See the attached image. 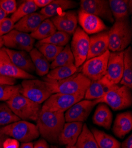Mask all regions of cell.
<instances>
[{
    "instance_id": "6da1fadb",
    "label": "cell",
    "mask_w": 132,
    "mask_h": 148,
    "mask_svg": "<svg viewBox=\"0 0 132 148\" xmlns=\"http://www.w3.org/2000/svg\"><path fill=\"white\" fill-rule=\"evenodd\" d=\"M36 121L39 134L43 139L52 143H57L65 123L64 113L42 108Z\"/></svg>"
},
{
    "instance_id": "7a4b0ae2",
    "label": "cell",
    "mask_w": 132,
    "mask_h": 148,
    "mask_svg": "<svg viewBox=\"0 0 132 148\" xmlns=\"http://www.w3.org/2000/svg\"><path fill=\"white\" fill-rule=\"evenodd\" d=\"M79 71L74 75L58 81H44L46 82L48 88L51 93L75 94L78 93H85L91 81Z\"/></svg>"
},
{
    "instance_id": "3957f363",
    "label": "cell",
    "mask_w": 132,
    "mask_h": 148,
    "mask_svg": "<svg viewBox=\"0 0 132 148\" xmlns=\"http://www.w3.org/2000/svg\"><path fill=\"white\" fill-rule=\"evenodd\" d=\"M109 51L112 52H123L131 43L132 30L129 19L115 21L108 31Z\"/></svg>"
},
{
    "instance_id": "277c9868",
    "label": "cell",
    "mask_w": 132,
    "mask_h": 148,
    "mask_svg": "<svg viewBox=\"0 0 132 148\" xmlns=\"http://www.w3.org/2000/svg\"><path fill=\"white\" fill-rule=\"evenodd\" d=\"M95 101L97 104L104 103L115 111L126 109L132 104L131 90L124 85H114L103 97Z\"/></svg>"
},
{
    "instance_id": "5b68a950",
    "label": "cell",
    "mask_w": 132,
    "mask_h": 148,
    "mask_svg": "<svg viewBox=\"0 0 132 148\" xmlns=\"http://www.w3.org/2000/svg\"><path fill=\"white\" fill-rule=\"evenodd\" d=\"M6 103L20 120L25 121H36L42 110L41 104L30 100L21 94L16 95Z\"/></svg>"
},
{
    "instance_id": "8992f818",
    "label": "cell",
    "mask_w": 132,
    "mask_h": 148,
    "mask_svg": "<svg viewBox=\"0 0 132 148\" xmlns=\"http://www.w3.org/2000/svg\"><path fill=\"white\" fill-rule=\"evenodd\" d=\"M0 133L22 143L31 142L40 136L37 126L25 120H19L0 127Z\"/></svg>"
},
{
    "instance_id": "52a82bcc",
    "label": "cell",
    "mask_w": 132,
    "mask_h": 148,
    "mask_svg": "<svg viewBox=\"0 0 132 148\" xmlns=\"http://www.w3.org/2000/svg\"><path fill=\"white\" fill-rule=\"evenodd\" d=\"M21 94L30 100L41 104L52 94L44 81L25 79L21 82Z\"/></svg>"
},
{
    "instance_id": "ba28073f",
    "label": "cell",
    "mask_w": 132,
    "mask_h": 148,
    "mask_svg": "<svg viewBox=\"0 0 132 148\" xmlns=\"http://www.w3.org/2000/svg\"><path fill=\"white\" fill-rule=\"evenodd\" d=\"M85 93L75 94H64L56 93L52 94L45 101L42 108L51 112L64 113L77 103L84 98Z\"/></svg>"
},
{
    "instance_id": "9c48e42d",
    "label": "cell",
    "mask_w": 132,
    "mask_h": 148,
    "mask_svg": "<svg viewBox=\"0 0 132 148\" xmlns=\"http://www.w3.org/2000/svg\"><path fill=\"white\" fill-rule=\"evenodd\" d=\"M90 46V37L81 27H78L73 34L70 49L77 68L81 66L87 60Z\"/></svg>"
},
{
    "instance_id": "30bf717a",
    "label": "cell",
    "mask_w": 132,
    "mask_h": 148,
    "mask_svg": "<svg viewBox=\"0 0 132 148\" xmlns=\"http://www.w3.org/2000/svg\"><path fill=\"white\" fill-rule=\"evenodd\" d=\"M110 51L103 55L87 60L81 66V72L91 81L101 79L106 73Z\"/></svg>"
},
{
    "instance_id": "8fae6325",
    "label": "cell",
    "mask_w": 132,
    "mask_h": 148,
    "mask_svg": "<svg viewBox=\"0 0 132 148\" xmlns=\"http://www.w3.org/2000/svg\"><path fill=\"white\" fill-rule=\"evenodd\" d=\"M123 72V51L110 53L105 75L100 79L109 87L117 85L121 81Z\"/></svg>"
},
{
    "instance_id": "7c38bea8",
    "label": "cell",
    "mask_w": 132,
    "mask_h": 148,
    "mask_svg": "<svg viewBox=\"0 0 132 148\" xmlns=\"http://www.w3.org/2000/svg\"><path fill=\"white\" fill-rule=\"evenodd\" d=\"M2 38L5 47L10 49H16V51L29 53L34 48L35 39L29 33L13 29Z\"/></svg>"
},
{
    "instance_id": "4fadbf2b",
    "label": "cell",
    "mask_w": 132,
    "mask_h": 148,
    "mask_svg": "<svg viewBox=\"0 0 132 148\" xmlns=\"http://www.w3.org/2000/svg\"><path fill=\"white\" fill-rule=\"evenodd\" d=\"M79 4V11H84L111 23L114 22L107 0H81Z\"/></svg>"
},
{
    "instance_id": "5bb4252c",
    "label": "cell",
    "mask_w": 132,
    "mask_h": 148,
    "mask_svg": "<svg viewBox=\"0 0 132 148\" xmlns=\"http://www.w3.org/2000/svg\"><path fill=\"white\" fill-rule=\"evenodd\" d=\"M95 100H81L69 108L64 114L66 122H82L87 120L94 107L97 105Z\"/></svg>"
},
{
    "instance_id": "9a60e30c",
    "label": "cell",
    "mask_w": 132,
    "mask_h": 148,
    "mask_svg": "<svg viewBox=\"0 0 132 148\" xmlns=\"http://www.w3.org/2000/svg\"><path fill=\"white\" fill-rule=\"evenodd\" d=\"M0 75L15 79H32L36 77L32 74L23 71L12 62L4 47L0 49Z\"/></svg>"
},
{
    "instance_id": "2e32d148",
    "label": "cell",
    "mask_w": 132,
    "mask_h": 148,
    "mask_svg": "<svg viewBox=\"0 0 132 148\" xmlns=\"http://www.w3.org/2000/svg\"><path fill=\"white\" fill-rule=\"evenodd\" d=\"M57 31L73 35L78 27V14L75 11H64L51 18Z\"/></svg>"
},
{
    "instance_id": "e0dca14e",
    "label": "cell",
    "mask_w": 132,
    "mask_h": 148,
    "mask_svg": "<svg viewBox=\"0 0 132 148\" xmlns=\"http://www.w3.org/2000/svg\"><path fill=\"white\" fill-rule=\"evenodd\" d=\"M78 20L81 29L87 34H95L108 29L101 18L84 11H79Z\"/></svg>"
},
{
    "instance_id": "ac0fdd59",
    "label": "cell",
    "mask_w": 132,
    "mask_h": 148,
    "mask_svg": "<svg viewBox=\"0 0 132 148\" xmlns=\"http://www.w3.org/2000/svg\"><path fill=\"white\" fill-rule=\"evenodd\" d=\"M108 32H103L90 38V46L87 60L103 55L109 51Z\"/></svg>"
},
{
    "instance_id": "d6986e66",
    "label": "cell",
    "mask_w": 132,
    "mask_h": 148,
    "mask_svg": "<svg viewBox=\"0 0 132 148\" xmlns=\"http://www.w3.org/2000/svg\"><path fill=\"white\" fill-rule=\"evenodd\" d=\"M83 123L67 122L60 133L57 142L60 145L74 146L75 145L79 134L81 133Z\"/></svg>"
},
{
    "instance_id": "ffe728a7",
    "label": "cell",
    "mask_w": 132,
    "mask_h": 148,
    "mask_svg": "<svg viewBox=\"0 0 132 148\" xmlns=\"http://www.w3.org/2000/svg\"><path fill=\"white\" fill-rule=\"evenodd\" d=\"M8 56L16 66L27 73L31 74L35 68L29 53L26 51H16L4 47Z\"/></svg>"
},
{
    "instance_id": "44dd1931",
    "label": "cell",
    "mask_w": 132,
    "mask_h": 148,
    "mask_svg": "<svg viewBox=\"0 0 132 148\" xmlns=\"http://www.w3.org/2000/svg\"><path fill=\"white\" fill-rule=\"evenodd\" d=\"M78 5L77 3L71 0H52L49 5L40 10V13L46 18H51Z\"/></svg>"
},
{
    "instance_id": "7402d4cb",
    "label": "cell",
    "mask_w": 132,
    "mask_h": 148,
    "mask_svg": "<svg viewBox=\"0 0 132 148\" xmlns=\"http://www.w3.org/2000/svg\"><path fill=\"white\" fill-rule=\"evenodd\" d=\"M46 18L40 13L35 12L24 17L17 22L14 25V29L23 33H31Z\"/></svg>"
},
{
    "instance_id": "603a6c76",
    "label": "cell",
    "mask_w": 132,
    "mask_h": 148,
    "mask_svg": "<svg viewBox=\"0 0 132 148\" xmlns=\"http://www.w3.org/2000/svg\"><path fill=\"white\" fill-rule=\"evenodd\" d=\"M131 0H109V4L115 21H123L129 19L131 13Z\"/></svg>"
},
{
    "instance_id": "cb8c5ba5",
    "label": "cell",
    "mask_w": 132,
    "mask_h": 148,
    "mask_svg": "<svg viewBox=\"0 0 132 148\" xmlns=\"http://www.w3.org/2000/svg\"><path fill=\"white\" fill-rule=\"evenodd\" d=\"M132 129V113L126 112L118 114L114 121L113 132L117 137L123 139Z\"/></svg>"
},
{
    "instance_id": "d4e9b609",
    "label": "cell",
    "mask_w": 132,
    "mask_h": 148,
    "mask_svg": "<svg viewBox=\"0 0 132 148\" xmlns=\"http://www.w3.org/2000/svg\"><path fill=\"white\" fill-rule=\"evenodd\" d=\"M112 121L113 114L109 107L104 103L99 104L92 117L94 124L109 130L111 127Z\"/></svg>"
},
{
    "instance_id": "484cf974",
    "label": "cell",
    "mask_w": 132,
    "mask_h": 148,
    "mask_svg": "<svg viewBox=\"0 0 132 148\" xmlns=\"http://www.w3.org/2000/svg\"><path fill=\"white\" fill-rule=\"evenodd\" d=\"M81 70V68H77L74 64L69 65L59 66L53 69L48 72L46 77L43 78L44 81H58L72 76L75 73Z\"/></svg>"
},
{
    "instance_id": "4316f807",
    "label": "cell",
    "mask_w": 132,
    "mask_h": 148,
    "mask_svg": "<svg viewBox=\"0 0 132 148\" xmlns=\"http://www.w3.org/2000/svg\"><path fill=\"white\" fill-rule=\"evenodd\" d=\"M29 55L34 64L36 73L40 77L46 75L51 69L49 62L36 48H33L29 52Z\"/></svg>"
},
{
    "instance_id": "83f0119b",
    "label": "cell",
    "mask_w": 132,
    "mask_h": 148,
    "mask_svg": "<svg viewBox=\"0 0 132 148\" xmlns=\"http://www.w3.org/2000/svg\"><path fill=\"white\" fill-rule=\"evenodd\" d=\"M122 85H124L129 89L132 88V51L129 46L123 51V72L120 81Z\"/></svg>"
},
{
    "instance_id": "f1b7e54d",
    "label": "cell",
    "mask_w": 132,
    "mask_h": 148,
    "mask_svg": "<svg viewBox=\"0 0 132 148\" xmlns=\"http://www.w3.org/2000/svg\"><path fill=\"white\" fill-rule=\"evenodd\" d=\"M99 148H120L121 143L112 136L97 129L91 130Z\"/></svg>"
},
{
    "instance_id": "f546056e",
    "label": "cell",
    "mask_w": 132,
    "mask_h": 148,
    "mask_svg": "<svg viewBox=\"0 0 132 148\" xmlns=\"http://www.w3.org/2000/svg\"><path fill=\"white\" fill-rule=\"evenodd\" d=\"M110 87L103 83L101 79L91 81L90 85L85 92L84 98L88 100H98L103 97Z\"/></svg>"
},
{
    "instance_id": "4dcf8cb0",
    "label": "cell",
    "mask_w": 132,
    "mask_h": 148,
    "mask_svg": "<svg viewBox=\"0 0 132 148\" xmlns=\"http://www.w3.org/2000/svg\"><path fill=\"white\" fill-rule=\"evenodd\" d=\"M57 31L51 18L45 19L35 31L30 33L34 39L39 41L46 39L53 35Z\"/></svg>"
},
{
    "instance_id": "1f68e13d",
    "label": "cell",
    "mask_w": 132,
    "mask_h": 148,
    "mask_svg": "<svg viewBox=\"0 0 132 148\" xmlns=\"http://www.w3.org/2000/svg\"><path fill=\"white\" fill-rule=\"evenodd\" d=\"M77 148H99L91 131L83 124L81 134L75 145Z\"/></svg>"
},
{
    "instance_id": "d6a6232c",
    "label": "cell",
    "mask_w": 132,
    "mask_h": 148,
    "mask_svg": "<svg viewBox=\"0 0 132 148\" xmlns=\"http://www.w3.org/2000/svg\"><path fill=\"white\" fill-rule=\"evenodd\" d=\"M74 64V58L69 45H66L51 64V69Z\"/></svg>"
},
{
    "instance_id": "836d02e7",
    "label": "cell",
    "mask_w": 132,
    "mask_h": 148,
    "mask_svg": "<svg viewBox=\"0 0 132 148\" xmlns=\"http://www.w3.org/2000/svg\"><path fill=\"white\" fill-rule=\"evenodd\" d=\"M38 8L35 5L33 0L25 1L20 5L16 11L11 15L10 18L16 24L24 17L35 13Z\"/></svg>"
},
{
    "instance_id": "e575fe53",
    "label": "cell",
    "mask_w": 132,
    "mask_h": 148,
    "mask_svg": "<svg viewBox=\"0 0 132 148\" xmlns=\"http://www.w3.org/2000/svg\"><path fill=\"white\" fill-rule=\"evenodd\" d=\"M49 62H53L64 47H59L52 44L38 42L36 47Z\"/></svg>"
},
{
    "instance_id": "d590c367",
    "label": "cell",
    "mask_w": 132,
    "mask_h": 148,
    "mask_svg": "<svg viewBox=\"0 0 132 148\" xmlns=\"http://www.w3.org/2000/svg\"><path fill=\"white\" fill-rule=\"evenodd\" d=\"M21 120L6 103H0V127Z\"/></svg>"
},
{
    "instance_id": "8d00e7d4",
    "label": "cell",
    "mask_w": 132,
    "mask_h": 148,
    "mask_svg": "<svg viewBox=\"0 0 132 148\" xmlns=\"http://www.w3.org/2000/svg\"><path fill=\"white\" fill-rule=\"evenodd\" d=\"M21 85H0V101H7L17 94H21Z\"/></svg>"
},
{
    "instance_id": "74e56055",
    "label": "cell",
    "mask_w": 132,
    "mask_h": 148,
    "mask_svg": "<svg viewBox=\"0 0 132 148\" xmlns=\"http://www.w3.org/2000/svg\"><path fill=\"white\" fill-rule=\"evenodd\" d=\"M70 39V36L68 34L62 32L56 31L49 38L39 42L41 43L52 44L59 47H65L68 44Z\"/></svg>"
},
{
    "instance_id": "f35d334b",
    "label": "cell",
    "mask_w": 132,
    "mask_h": 148,
    "mask_svg": "<svg viewBox=\"0 0 132 148\" xmlns=\"http://www.w3.org/2000/svg\"><path fill=\"white\" fill-rule=\"evenodd\" d=\"M14 25L15 23L8 17L0 21V36L3 37L14 29Z\"/></svg>"
},
{
    "instance_id": "ab89813d",
    "label": "cell",
    "mask_w": 132,
    "mask_h": 148,
    "mask_svg": "<svg viewBox=\"0 0 132 148\" xmlns=\"http://www.w3.org/2000/svg\"><path fill=\"white\" fill-rule=\"evenodd\" d=\"M0 7L7 15L13 14L17 8V1L15 0H0Z\"/></svg>"
},
{
    "instance_id": "60d3db41",
    "label": "cell",
    "mask_w": 132,
    "mask_h": 148,
    "mask_svg": "<svg viewBox=\"0 0 132 148\" xmlns=\"http://www.w3.org/2000/svg\"><path fill=\"white\" fill-rule=\"evenodd\" d=\"M20 142L17 140L7 137L3 142V148H19Z\"/></svg>"
},
{
    "instance_id": "b9f144b4",
    "label": "cell",
    "mask_w": 132,
    "mask_h": 148,
    "mask_svg": "<svg viewBox=\"0 0 132 148\" xmlns=\"http://www.w3.org/2000/svg\"><path fill=\"white\" fill-rule=\"evenodd\" d=\"M17 82L16 79L0 75V85H15Z\"/></svg>"
},
{
    "instance_id": "7bdbcfd3",
    "label": "cell",
    "mask_w": 132,
    "mask_h": 148,
    "mask_svg": "<svg viewBox=\"0 0 132 148\" xmlns=\"http://www.w3.org/2000/svg\"><path fill=\"white\" fill-rule=\"evenodd\" d=\"M34 144V148H50L49 144L44 139L37 140Z\"/></svg>"
},
{
    "instance_id": "ee69618b",
    "label": "cell",
    "mask_w": 132,
    "mask_h": 148,
    "mask_svg": "<svg viewBox=\"0 0 132 148\" xmlns=\"http://www.w3.org/2000/svg\"><path fill=\"white\" fill-rule=\"evenodd\" d=\"M52 0H33L35 5L38 8H44L49 5Z\"/></svg>"
},
{
    "instance_id": "f6af8a7d",
    "label": "cell",
    "mask_w": 132,
    "mask_h": 148,
    "mask_svg": "<svg viewBox=\"0 0 132 148\" xmlns=\"http://www.w3.org/2000/svg\"><path fill=\"white\" fill-rule=\"evenodd\" d=\"M120 148H132V135L129 136L122 143Z\"/></svg>"
},
{
    "instance_id": "bcb514c9",
    "label": "cell",
    "mask_w": 132,
    "mask_h": 148,
    "mask_svg": "<svg viewBox=\"0 0 132 148\" xmlns=\"http://www.w3.org/2000/svg\"><path fill=\"white\" fill-rule=\"evenodd\" d=\"M19 148H34V144L31 142L22 143Z\"/></svg>"
},
{
    "instance_id": "7dc6e473",
    "label": "cell",
    "mask_w": 132,
    "mask_h": 148,
    "mask_svg": "<svg viewBox=\"0 0 132 148\" xmlns=\"http://www.w3.org/2000/svg\"><path fill=\"white\" fill-rule=\"evenodd\" d=\"M7 16V14H6L5 12L3 10V8L1 7H0V21L6 18Z\"/></svg>"
},
{
    "instance_id": "c3c4849f",
    "label": "cell",
    "mask_w": 132,
    "mask_h": 148,
    "mask_svg": "<svg viewBox=\"0 0 132 148\" xmlns=\"http://www.w3.org/2000/svg\"><path fill=\"white\" fill-rule=\"evenodd\" d=\"M8 136H7L2 134L1 133H0V148H3V143L4 140L7 138Z\"/></svg>"
},
{
    "instance_id": "681fc988",
    "label": "cell",
    "mask_w": 132,
    "mask_h": 148,
    "mask_svg": "<svg viewBox=\"0 0 132 148\" xmlns=\"http://www.w3.org/2000/svg\"><path fill=\"white\" fill-rule=\"evenodd\" d=\"M4 46V42H3V39L2 37L0 36V49H1L2 47H3Z\"/></svg>"
},
{
    "instance_id": "f907efd6",
    "label": "cell",
    "mask_w": 132,
    "mask_h": 148,
    "mask_svg": "<svg viewBox=\"0 0 132 148\" xmlns=\"http://www.w3.org/2000/svg\"><path fill=\"white\" fill-rule=\"evenodd\" d=\"M66 148H77L75 145L74 146H66Z\"/></svg>"
},
{
    "instance_id": "816d5d0a",
    "label": "cell",
    "mask_w": 132,
    "mask_h": 148,
    "mask_svg": "<svg viewBox=\"0 0 132 148\" xmlns=\"http://www.w3.org/2000/svg\"><path fill=\"white\" fill-rule=\"evenodd\" d=\"M51 148H58L57 146H54V145H52L51 146Z\"/></svg>"
}]
</instances>
